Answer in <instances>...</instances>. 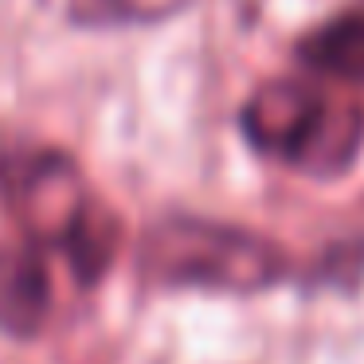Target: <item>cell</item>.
<instances>
[{
  "label": "cell",
  "mask_w": 364,
  "mask_h": 364,
  "mask_svg": "<svg viewBox=\"0 0 364 364\" xmlns=\"http://www.w3.org/2000/svg\"><path fill=\"white\" fill-rule=\"evenodd\" d=\"M4 196L28 243L59 251L95 200L79 165L59 149L24 153L16 165L4 168Z\"/></svg>",
  "instance_id": "7a4b0ae2"
},
{
  "label": "cell",
  "mask_w": 364,
  "mask_h": 364,
  "mask_svg": "<svg viewBox=\"0 0 364 364\" xmlns=\"http://www.w3.org/2000/svg\"><path fill=\"white\" fill-rule=\"evenodd\" d=\"M301 59L341 82H364V16L348 12L309 32L301 40Z\"/></svg>",
  "instance_id": "8992f818"
},
{
  "label": "cell",
  "mask_w": 364,
  "mask_h": 364,
  "mask_svg": "<svg viewBox=\"0 0 364 364\" xmlns=\"http://www.w3.org/2000/svg\"><path fill=\"white\" fill-rule=\"evenodd\" d=\"M188 0H71L79 24H153L176 16Z\"/></svg>",
  "instance_id": "ba28073f"
},
{
  "label": "cell",
  "mask_w": 364,
  "mask_h": 364,
  "mask_svg": "<svg viewBox=\"0 0 364 364\" xmlns=\"http://www.w3.org/2000/svg\"><path fill=\"white\" fill-rule=\"evenodd\" d=\"M118 243H122V220L102 200H90L82 220L75 223L71 239L63 243V255L79 282H98L110 270L114 255H118Z\"/></svg>",
  "instance_id": "52a82bcc"
},
{
  "label": "cell",
  "mask_w": 364,
  "mask_h": 364,
  "mask_svg": "<svg viewBox=\"0 0 364 364\" xmlns=\"http://www.w3.org/2000/svg\"><path fill=\"white\" fill-rule=\"evenodd\" d=\"M364 145V110L356 102H325L309 134L290 153V165L306 176H337Z\"/></svg>",
  "instance_id": "5b68a950"
},
{
  "label": "cell",
  "mask_w": 364,
  "mask_h": 364,
  "mask_svg": "<svg viewBox=\"0 0 364 364\" xmlns=\"http://www.w3.org/2000/svg\"><path fill=\"white\" fill-rule=\"evenodd\" d=\"M141 267L165 286H208V290L255 294L286 274V255L270 239L243 228L173 215L161 220L141 243Z\"/></svg>",
  "instance_id": "6da1fadb"
},
{
  "label": "cell",
  "mask_w": 364,
  "mask_h": 364,
  "mask_svg": "<svg viewBox=\"0 0 364 364\" xmlns=\"http://www.w3.org/2000/svg\"><path fill=\"white\" fill-rule=\"evenodd\" d=\"M325 98H317L314 87L298 79H270L247 98L243 114V134L259 145L262 153H282L290 157L298 149V141L309 134V126L317 122Z\"/></svg>",
  "instance_id": "3957f363"
},
{
  "label": "cell",
  "mask_w": 364,
  "mask_h": 364,
  "mask_svg": "<svg viewBox=\"0 0 364 364\" xmlns=\"http://www.w3.org/2000/svg\"><path fill=\"white\" fill-rule=\"evenodd\" d=\"M51 309V278L36 243H0V333L32 337Z\"/></svg>",
  "instance_id": "277c9868"
}]
</instances>
